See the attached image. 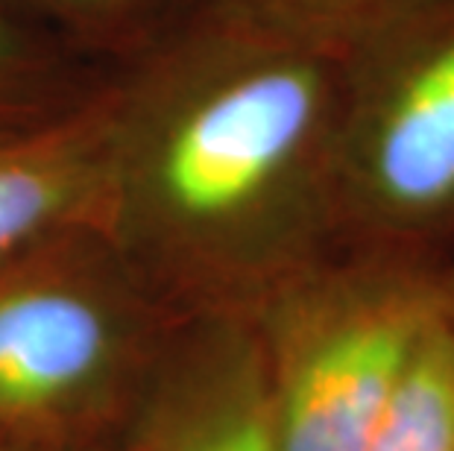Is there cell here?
I'll use <instances>...</instances> for the list:
<instances>
[{"label":"cell","instance_id":"ba28073f","mask_svg":"<svg viewBox=\"0 0 454 451\" xmlns=\"http://www.w3.org/2000/svg\"><path fill=\"white\" fill-rule=\"evenodd\" d=\"M202 0H0V9L62 38L103 68L144 53Z\"/></svg>","mask_w":454,"mask_h":451},{"label":"cell","instance_id":"6da1fadb","mask_svg":"<svg viewBox=\"0 0 454 451\" xmlns=\"http://www.w3.org/2000/svg\"><path fill=\"white\" fill-rule=\"evenodd\" d=\"M106 237L176 320L253 316L340 246L343 56L202 0L112 71Z\"/></svg>","mask_w":454,"mask_h":451},{"label":"cell","instance_id":"9c48e42d","mask_svg":"<svg viewBox=\"0 0 454 451\" xmlns=\"http://www.w3.org/2000/svg\"><path fill=\"white\" fill-rule=\"evenodd\" d=\"M364 451H454V316L449 308L422 334Z\"/></svg>","mask_w":454,"mask_h":451},{"label":"cell","instance_id":"5b68a950","mask_svg":"<svg viewBox=\"0 0 454 451\" xmlns=\"http://www.w3.org/2000/svg\"><path fill=\"white\" fill-rule=\"evenodd\" d=\"M109 451H285L253 316L173 325Z\"/></svg>","mask_w":454,"mask_h":451},{"label":"cell","instance_id":"7a4b0ae2","mask_svg":"<svg viewBox=\"0 0 454 451\" xmlns=\"http://www.w3.org/2000/svg\"><path fill=\"white\" fill-rule=\"evenodd\" d=\"M176 323L100 229L9 258L0 264V437L109 451Z\"/></svg>","mask_w":454,"mask_h":451},{"label":"cell","instance_id":"8992f818","mask_svg":"<svg viewBox=\"0 0 454 451\" xmlns=\"http://www.w3.org/2000/svg\"><path fill=\"white\" fill-rule=\"evenodd\" d=\"M109 185V85L62 121L0 138V264L67 232H103Z\"/></svg>","mask_w":454,"mask_h":451},{"label":"cell","instance_id":"3957f363","mask_svg":"<svg viewBox=\"0 0 454 451\" xmlns=\"http://www.w3.org/2000/svg\"><path fill=\"white\" fill-rule=\"evenodd\" d=\"M446 291L402 249L340 244L253 314L285 451H364Z\"/></svg>","mask_w":454,"mask_h":451},{"label":"cell","instance_id":"52a82bcc","mask_svg":"<svg viewBox=\"0 0 454 451\" xmlns=\"http://www.w3.org/2000/svg\"><path fill=\"white\" fill-rule=\"evenodd\" d=\"M109 80V68L0 9V138L42 129L85 109Z\"/></svg>","mask_w":454,"mask_h":451},{"label":"cell","instance_id":"7c38bea8","mask_svg":"<svg viewBox=\"0 0 454 451\" xmlns=\"http://www.w3.org/2000/svg\"><path fill=\"white\" fill-rule=\"evenodd\" d=\"M446 305H449V314L454 316V299H446Z\"/></svg>","mask_w":454,"mask_h":451},{"label":"cell","instance_id":"30bf717a","mask_svg":"<svg viewBox=\"0 0 454 451\" xmlns=\"http://www.w3.org/2000/svg\"><path fill=\"white\" fill-rule=\"evenodd\" d=\"M240 9L285 30L337 44L366 27L375 18L387 15L390 0H231Z\"/></svg>","mask_w":454,"mask_h":451},{"label":"cell","instance_id":"8fae6325","mask_svg":"<svg viewBox=\"0 0 454 451\" xmlns=\"http://www.w3.org/2000/svg\"><path fill=\"white\" fill-rule=\"evenodd\" d=\"M0 451H47V448H38V446H30V443H18V439L0 437Z\"/></svg>","mask_w":454,"mask_h":451},{"label":"cell","instance_id":"277c9868","mask_svg":"<svg viewBox=\"0 0 454 451\" xmlns=\"http://www.w3.org/2000/svg\"><path fill=\"white\" fill-rule=\"evenodd\" d=\"M337 144L340 244L402 249L454 208V42L395 59L352 35Z\"/></svg>","mask_w":454,"mask_h":451}]
</instances>
